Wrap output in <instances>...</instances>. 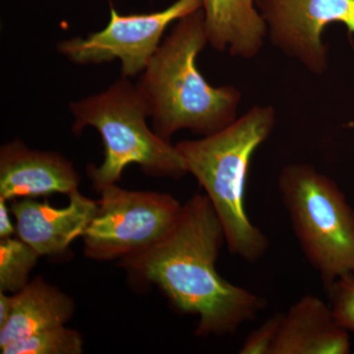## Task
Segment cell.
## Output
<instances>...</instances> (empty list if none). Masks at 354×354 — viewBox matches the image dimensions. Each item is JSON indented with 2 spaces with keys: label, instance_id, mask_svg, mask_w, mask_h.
<instances>
[{
  "label": "cell",
  "instance_id": "cell-3",
  "mask_svg": "<svg viewBox=\"0 0 354 354\" xmlns=\"http://www.w3.org/2000/svg\"><path fill=\"white\" fill-rule=\"evenodd\" d=\"M276 113L253 106L221 131L176 144L188 174L197 179L215 209L232 255L254 263L265 255L269 239L245 211V186L251 158L271 134Z\"/></svg>",
  "mask_w": 354,
  "mask_h": 354
},
{
  "label": "cell",
  "instance_id": "cell-1",
  "mask_svg": "<svg viewBox=\"0 0 354 354\" xmlns=\"http://www.w3.org/2000/svg\"><path fill=\"white\" fill-rule=\"evenodd\" d=\"M225 242V230L209 197L196 194L183 205L169 234L122 258L120 265L157 286L179 312L198 316V337L232 335L267 304L221 278L216 262Z\"/></svg>",
  "mask_w": 354,
  "mask_h": 354
},
{
  "label": "cell",
  "instance_id": "cell-12",
  "mask_svg": "<svg viewBox=\"0 0 354 354\" xmlns=\"http://www.w3.org/2000/svg\"><path fill=\"white\" fill-rule=\"evenodd\" d=\"M74 313L75 302L69 295L37 277L13 293L12 313L0 328V349L41 330L65 325Z\"/></svg>",
  "mask_w": 354,
  "mask_h": 354
},
{
  "label": "cell",
  "instance_id": "cell-6",
  "mask_svg": "<svg viewBox=\"0 0 354 354\" xmlns=\"http://www.w3.org/2000/svg\"><path fill=\"white\" fill-rule=\"evenodd\" d=\"M99 193L97 215L82 236L91 259L120 260L152 246L169 234L183 211V205L167 193L116 184Z\"/></svg>",
  "mask_w": 354,
  "mask_h": 354
},
{
  "label": "cell",
  "instance_id": "cell-18",
  "mask_svg": "<svg viewBox=\"0 0 354 354\" xmlns=\"http://www.w3.org/2000/svg\"><path fill=\"white\" fill-rule=\"evenodd\" d=\"M10 214L6 200L0 198V239L13 237L16 234V225L11 221Z\"/></svg>",
  "mask_w": 354,
  "mask_h": 354
},
{
  "label": "cell",
  "instance_id": "cell-11",
  "mask_svg": "<svg viewBox=\"0 0 354 354\" xmlns=\"http://www.w3.org/2000/svg\"><path fill=\"white\" fill-rule=\"evenodd\" d=\"M348 330L337 322L332 307L307 295L281 314L270 354H348Z\"/></svg>",
  "mask_w": 354,
  "mask_h": 354
},
{
  "label": "cell",
  "instance_id": "cell-14",
  "mask_svg": "<svg viewBox=\"0 0 354 354\" xmlns=\"http://www.w3.org/2000/svg\"><path fill=\"white\" fill-rule=\"evenodd\" d=\"M41 255L19 237L0 239V291L18 292L29 283Z\"/></svg>",
  "mask_w": 354,
  "mask_h": 354
},
{
  "label": "cell",
  "instance_id": "cell-10",
  "mask_svg": "<svg viewBox=\"0 0 354 354\" xmlns=\"http://www.w3.org/2000/svg\"><path fill=\"white\" fill-rule=\"evenodd\" d=\"M80 176L60 153L32 150L20 140L0 148V198L8 201L78 190Z\"/></svg>",
  "mask_w": 354,
  "mask_h": 354
},
{
  "label": "cell",
  "instance_id": "cell-7",
  "mask_svg": "<svg viewBox=\"0 0 354 354\" xmlns=\"http://www.w3.org/2000/svg\"><path fill=\"white\" fill-rule=\"evenodd\" d=\"M203 8V0H177L158 12L120 15L111 9L102 31L58 41V53L77 65H97L118 59L121 76L141 75L162 43L165 30L174 21Z\"/></svg>",
  "mask_w": 354,
  "mask_h": 354
},
{
  "label": "cell",
  "instance_id": "cell-4",
  "mask_svg": "<svg viewBox=\"0 0 354 354\" xmlns=\"http://www.w3.org/2000/svg\"><path fill=\"white\" fill-rule=\"evenodd\" d=\"M73 116L72 132L80 135L86 127L101 134L104 160L88 165L87 176L97 192L121 180L127 165L135 164L147 176L179 179L188 174L176 145L158 136L147 124L150 109L136 84L121 76L99 94L69 104Z\"/></svg>",
  "mask_w": 354,
  "mask_h": 354
},
{
  "label": "cell",
  "instance_id": "cell-13",
  "mask_svg": "<svg viewBox=\"0 0 354 354\" xmlns=\"http://www.w3.org/2000/svg\"><path fill=\"white\" fill-rule=\"evenodd\" d=\"M255 0H203L209 44L232 57L252 58L259 53L267 24Z\"/></svg>",
  "mask_w": 354,
  "mask_h": 354
},
{
  "label": "cell",
  "instance_id": "cell-16",
  "mask_svg": "<svg viewBox=\"0 0 354 354\" xmlns=\"http://www.w3.org/2000/svg\"><path fill=\"white\" fill-rule=\"evenodd\" d=\"M326 288L337 322L354 330V274L337 279Z\"/></svg>",
  "mask_w": 354,
  "mask_h": 354
},
{
  "label": "cell",
  "instance_id": "cell-2",
  "mask_svg": "<svg viewBox=\"0 0 354 354\" xmlns=\"http://www.w3.org/2000/svg\"><path fill=\"white\" fill-rule=\"evenodd\" d=\"M209 43L203 8L184 16L160 43L136 83L145 97L153 130L165 140L179 130L209 136L236 120L241 94L209 85L197 68Z\"/></svg>",
  "mask_w": 354,
  "mask_h": 354
},
{
  "label": "cell",
  "instance_id": "cell-8",
  "mask_svg": "<svg viewBox=\"0 0 354 354\" xmlns=\"http://www.w3.org/2000/svg\"><path fill=\"white\" fill-rule=\"evenodd\" d=\"M269 26L272 43L310 71L322 74L327 50L322 34L330 23L341 22L354 34V0H255Z\"/></svg>",
  "mask_w": 354,
  "mask_h": 354
},
{
  "label": "cell",
  "instance_id": "cell-19",
  "mask_svg": "<svg viewBox=\"0 0 354 354\" xmlns=\"http://www.w3.org/2000/svg\"><path fill=\"white\" fill-rule=\"evenodd\" d=\"M13 295L0 291V328L3 327L12 313Z\"/></svg>",
  "mask_w": 354,
  "mask_h": 354
},
{
  "label": "cell",
  "instance_id": "cell-5",
  "mask_svg": "<svg viewBox=\"0 0 354 354\" xmlns=\"http://www.w3.org/2000/svg\"><path fill=\"white\" fill-rule=\"evenodd\" d=\"M278 187L305 258L326 288L354 274V209L339 186L313 165L297 164L281 169Z\"/></svg>",
  "mask_w": 354,
  "mask_h": 354
},
{
  "label": "cell",
  "instance_id": "cell-15",
  "mask_svg": "<svg viewBox=\"0 0 354 354\" xmlns=\"http://www.w3.org/2000/svg\"><path fill=\"white\" fill-rule=\"evenodd\" d=\"M82 335L65 325L48 328L0 349L2 354H82Z\"/></svg>",
  "mask_w": 354,
  "mask_h": 354
},
{
  "label": "cell",
  "instance_id": "cell-17",
  "mask_svg": "<svg viewBox=\"0 0 354 354\" xmlns=\"http://www.w3.org/2000/svg\"><path fill=\"white\" fill-rule=\"evenodd\" d=\"M279 317L281 314L271 317L258 329L247 335L239 353L270 354L278 332Z\"/></svg>",
  "mask_w": 354,
  "mask_h": 354
},
{
  "label": "cell",
  "instance_id": "cell-9",
  "mask_svg": "<svg viewBox=\"0 0 354 354\" xmlns=\"http://www.w3.org/2000/svg\"><path fill=\"white\" fill-rule=\"evenodd\" d=\"M69 204L55 208L34 198L11 203L16 221V235L41 256H58L70 244L82 237L97 212V202L75 190L68 195Z\"/></svg>",
  "mask_w": 354,
  "mask_h": 354
}]
</instances>
